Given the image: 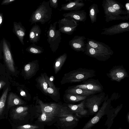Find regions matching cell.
I'll return each mask as SVG.
<instances>
[{
	"instance_id": "6da1fadb",
	"label": "cell",
	"mask_w": 129,
	"mask_h": 129,
	"mask_svg": "<svg viewBox=\"0 0 129 129\" xmlns=\"http://www.w3.org/2000/svg\"><path fill=\"white\" fill-rule=\"evenodd\" d=\"M52 14L49 1H44L33 12L29 21L31 25L38 22L44 24L51 19Z\"/></svg>"
},
{
	"instance_id": "7a4b0ae2",
	"label": "cell",
	"mask_w": 129,
	"mask_h": 129,
	"mask_svg": "<svg viewBox=\"0 0 129 129\" xmlns=\"http://www.w3.org/2000/svg\"><path fill=\"white\" fill-rule=\"evenodd\" d=\"M105 96V93L102 92L87 97L84 100V106L88 111V115H93L96 114L103 102Z\"/></svg>"
},
{
	"instance_id": "3957f363",
	"label": "cell",
	"mask_w": 129,
	"mask_h": 129,
	"mask_svg": "<svg viewBox=\"0 0 129 129\" xmlns=\"http://www.w3.org/2000/svg\"><path fill=\"white\" fill-rule=\"evenodd\" d=\"M67 75V82H82L95 76V71L93 69L79 68L71 71Z\"/></svg>"
},
{
	"instance_id": "277c9868",
	"label": "cell",
	"mask_w": 129,
	"mask_h": 129,
	"mask_svg": "<svg viewBox=\"0 0 129 129\" xmlns=\"http://www.w3.org/2000/svg\"><path fill=\"white\" fill-rule=\"evenodd\" d=\"M111 100L108 98V95L105 96L102 106L94 116L86 123L82 129H91L92 127L100 120L104 115H108L112 108Z\"/></svg>"
},
{
	"instance_id": "5b68a950",
	"label": "cell",
	"mask_w": 129,
	"mask_h": 129,
	"mask_svg": "<svg viewBox=\"0 0 129 129\" xmlns=\"http://www.w3.org/2000/svg\"><path fill=\"white\" fill-rule=\"evenodd\" d=\"M57 21L51 24L47 34V40L50 45V47L51 51L53 53L56 52L58 47L61 42V34L58 30L56 29Z\"/></svg>"
},
{
	"instance_id": "8992f818",
	"label": "cell",
	"mask_w": 129,
	"mask_h": 129,
	"mask_svg": "<svg viewBox=\"0 0 129 129\" xmlns=\"http://www.w3.org/2000/svg\"><path fill=\"white\" fill-rule=\"evenodd\" d=\"M102 5L105 15V21L107 23L113 20H128L129 16L124 15L112 7L106 0L102 1Z\"/></svg>"
},
{
	"instance_id": "52a82bcc",
	"label": "cell",
	"mask_w": 129,
	"mask_h": 129,
	"mask_svg": "<svg viewBox=\"0 0 129 129\" xmlns=\"http://www.w3.org/2000/svg\"><path fill=\"white\" fill-rule=\"evenodd\" d=\"M58 30L60 33L68 35H72L78 25V22L69 17H64L57 22Z\"/></svg>"
},
{
	"instance_id": "ba28073f",
	"label": "cell",
	"mask_w": 129,
	"mask_h": 129,
	"mask_svg": "<svg viewBox=\"0 0 129 129\" xmlns=\"http://www.w3.org/2000/svg\"><path fill=\"white\" fill-rule=\"evenodd\" d=\"M74 87L97 92H103L104 88L98 79L89 78L82 82L80 84L75 85Z\"/></svg>"
},
{
	"instance_id": "9c48e42d",
	"label": "cell",
	"mask_w": 129,
	"mask_h": 129,
	"mask_svg": "<svg viewBox=\"0 0 129 129\" xmlns=\"http://www.w3.org/2000/svg\"><path fill=\"white\" fill-rule=\"evenodd\" d=\"M107 75L111 80L119 82L128 77L127 72L122 65L114 66L109 71V73L107 74Z\"/></svg>"
},
{
	"instance_id": "30bf717a",
	"label": "cell",
	"mask_w": 129,
	"mask_h": 129,
	"mask_svg": "<svg viewBox=\"0 0 129 129\" xmlns=\"http://www.w3.org/2000/svg\"><path fill=\"white\" fill-rule=\"evenodd\" d=\"M102 35H112L129 31V22H122L108 28H103Z\"/></svg>"
},
{
	"instance_id": "8fae6325",
	"label": "cell",
	"mask_w": 129,
	"mask_h": 129,
	"mask_svg": "<svg viewBox=\"0 0 129 129\" xmlns=\"http://www.w3.org/2000/svg\"><path fill=\"white\" fill-rule=\"evenodd\" d=\"M84 52L88 56L101 61H104L107 60L112 56L91 47L87 42Z\"/></svg>"
},
{
	"instance_id": "7c38bea8",
	"label": "cell",
	"mask_w": 129,
	"mask_h": 129,
	"mask_svg": "<svg viewBox=\"0 0 129 129\" xmlns=\"http://www.w3.org/2000/svg\"><path fill=\"white\" fill-rule=\"evenodd\" d=\"M84 36H76L69 42V45L73 50L77 52H84L86 46Z\"/></svg>"
},
{
	"instance_id": "4fadbf2b",
	"label": "cell",
	"mask_w": 129,
	"mask_h": 129,
	"mask_svg": "<svg viewBox=\"0 0 129 129\" xmlns=\"http://www.w3.org/2000/svg\"><path fill=\"white\" fill-rule=\"evenodd\" d=\"M87 43L91 47L112 55L114 52L111 48L105 43L93 39H87Z\"/></svg>"
},
{
	"instance_id": "5bb4252c",
	"label": "cell",
	"mask_w": 129,
	"mask_h": 129,
	"mask_svg": "<svg viewBox=\"0 0 129 129\" xmlns=\"http://www.w3.org/2000/svg\"><path fill=\"white\" fill-rule=\"evenodd\" d=\"M68 3L61 5L59 10L72 11L79 10L85 5L83 0H68Z\"/></svg>"
},
{
	"instance_id": "9a60e30c",
	"label": "cell",
	"mask_w": 129,
	"mask_h": 129,
	"mask_svg": "<svg viewBox=\"0 0 129 129\" xmlns=\"http://www.w3.org/2000/svg\"><path fill=\"white\" fill-rule=\"evenodd\" d=\"M3 47L4 58L7 67L11 72H14L15 70L14 61L10 50L5 40L3 41Z\"/></svg>"
},
{
	"instance_id": "2e32d148",
	"label": "cell",
	"mask_w": 129,
	"mask_h": 129,
	"mask_svg": "<svg viewBox=\"0 0 129 129\" xmlns=\"http://www.w3.org/2000/svg\"><path fill=\"white\" fill-rule=\"evenodd\" d=\"M64 17H69L77 22H85L87 19V13L85 10L72 11L63 14Z\"/></svg>"
},
{
	"instance_id": "e0dca14e",
	"label": "cell",
	"mask_w": 129,
	"mask_h": 129,
	"mask_svg": "<svg viewBox=\"0 0 129 129\" xmlns=\"http://www.w3.org/2000/svg\"><path fill=\"white\" fill-rule=\"evenodd\" d=\"M84 102V100L78 104H68V106L72 112L80 117L88 115V111L85 108Z\"/></svg>"
},
{
	"instance_id": "ac0fdd59",
	"label": "cell",
	"mask_w": 129,
	"mask_h": 129,
	"mask_svg": "<svg viewBox=\"0 0 129 129\" xmlns=\"http://www.w3.org/2000/svg\"><path fill=\"white\" fill-rule=\"evenodd\" d=\"M42 30L40 26L36 23L30 29L29 34V40L32 44L37 43L40 40Z\"/></svg>"
},
{
	"instance_id": "d6986e66",
	"label": "cell",
	"mask_w": 129,
	"mask_h": 129,
	"mask_svg": "<svg viewBox=\"0 0 129 129\" xmlns=\"http://www.w3.org/2000/svg\"><path fill=\"white\" fill-rule=\"evenodd\" d=\"M28 108L26 107L20 106L16 107L13 110V118L15 119L21 120H24L28 114Z\"/></svg>"
},
{
	"instance_id": "ffe728a7",
	"label": "cell",
	"mask_w": 129,
	"mask_h": 129,
	"mask_svg": "<svg viewBox=\"0 0 129 129\" xmlns=\"http://www.w3.org/2000/svg\"><path fill=\"white\" fill-rule=\"evenodd\" d=\"M41 110L51 116H54L57 109V105L55 104L48 105L44 103L40 100L38 101Z\"/></svg>"
},
{
	"instance_id": "44dd1931",
	"label": "cell",
	"mask_w": 129,
	"mask_h": 129,
	"mask_svg": "<svg viewBox=\"0 0 129 129\" xmlns=\"http://www.w3.org/2000/svg\"><path fill=\"white\" fill-rule=\"evenodd\" d=\"M67 92L68 93L85 96L99 93L94 91L74 87L68 89Z\"/></svg>"
},
{
	"instance_id": "7402d4cb",
	"label": "cell",
	"mask_w": 129,
	"mask_h": 129,
	"mask_svg": "<svg viewBox=\"0 0 129 129\" xmlns=\"http://www.w3.org/2000/svg\"><path fill=\"white\" fill-rule=\"evenodd\" d=\"M24 102L16 94L11 92L9 95L7 100V108L23 104Z\"/></svg>"
},
{
	"instance_id": "603a6c76",
	"label": "cell",
	"mask_w": 129,
	"mask_h": 129,
	"mask_svg": "<svg viewBox=\"0 0 129 129\" xmlns=\"http://www.w3.org/2000/svg\"><path fill=\"white\" fill-rule=\"evenodd\" d=\"M122 107V104H121L118 106L115 109L112 108L110 110L109 112L108 115L109 117L106 123V125H108V128L107 129H109L113 123V121L115 117L117 115V114L121 109Z\"/></svg>"
},
{
	"instance_id": "cb8c5ba5",
	"label": "cell",
	"mask_w": 129,
	"mask_h": 129,
	"mask_svg": "<svg viewBox=\"0 0 129 129\" xmlns=\"http://www.w3.org/2000/svg\"><path fill=\"white\" fill-rule=\"evenodd\" d=\"M99 12L98 6L96 4H92L89 8V15L92 23L96 21L97 14Z\"/></svg>"
},
{
	"instance_id": "d4e9b609",
	"label": "cell",
	"mask_w": 129,
	"mask_h": 129,
	"mask_svg": "<svg viewBox=\"0 0 129 129\" xmlns=\"http://www.w3.org/2000/svg\"><path fill=\"white\" fill-rule=\"evenodd\" d=\"M67 57V54L64 53L59 56L56 59L54 66L55 74H56L60 69Z\"/></svg>"
},
{
	"instance_id": "484cf974",
	"label": "cell",
	"mask_w": 129,
	"mask_h": 129,
	"mask_svg": "<svg viewBox=\"0 0 129 129\" xmlns=\"http://www.w3.org/2000/svg\"><path fill=\"white\" fill-rule=\"evenodd\" d=\"M26 50L31 53L38 54L42 53L44 49L42 47L37 46L35 44H32L26 49Z\"/></svg>"
},
{
	"instance_id": "4316f807",
	"label": "cell",
	"mask_w": 129,
	"mask_h": 129,
	"mask_svg": "<svg viewBox=\"0 0 129 129\" xmlns=\"http://www.w3.org/2000/svg\"><path fill=\"white\" fill-rule=\"evenodd\" d=\"M36 66L34 63L31 62L26 64L24 67V70L26 75L30 76L35 72Z\"/></svg>"
},
{
	"instance_id": "83f0119b",
	"label": "cell",
	"mask_w": 129,
	"mask_h": 129,
	"mask_svg": "<svg viewBox=\"0 0 129 129\" xmlns=\"http://www.w3.org/2000/svg\"><path fill=\"white\" fill-rule=\"evenodd\" d=\"M8 90V87H7L0 99V115H2L4 110Z\"/></svg>"
},
{
	"instance_id": "f1b7e54d",
	"label": "cell",
	"mask_w": 129,
	"mask_h": 129,
	"mask_svg": "<svg viewBox=\"0 0 129 129\" xmlns=\"http://www.w3.org/2000/svg\"><path fill=\"white\" fill-rule=\"evenodd\" d=\"M67 98L69 101L72 102H78L85 100L87 96H81L67 93L66 95Z\"/></svg>"
},
{
	"instance_id": "f546056e",
	"label": "cell",
	"mask_w": 129,
	"mask_h": 129,
	"mask_svg": "<svg viewBox=\"0 0 129 129\" xmlns=\"http://www.w3.org/2000/svg\"><path fill=\"white\" fill-rule=\"evenodd\" d=\"M61 117V118L60 119L61 121L67 122H71L73 121L77 122L79 120L78 118L72 114H62Z\"/></svg>"
},
{
	"instance_id": "4dcf8cb0",
	"label": "cell",
	"mask_w": 129,
	"mask_h": 129,
	"mask_svg": "<svg viewBox=\"0 0 129 129\" xmlns=\"http://www.w3.org/2000/svg\"><path fill=\"white\" fill-rule=\"evenodd\" d=\"M42 114L39 118V121L46 122L50 121L54 118V116H51L41 110Z\"/></svg>"
},
{
	"instance_id": "1f68e13d",
	"label": "cell",
	"mask_w": 129,
	"mask_h": 129,
	"mask_svg": "<svg viewBox=\"0 0 129 129\" xmlns=\"http://www.w3.org/2000/svg\"><path fill=\"white\" fill-rule=\"evenodd\" d=\"M16 33L20 39L23 44H24L23 39L24 36L25 35V30L23 27L18 25H17V29Z\"/></svg>"
},
{
	"instance_id": "d6a6232c",
	"label": "cell",
	"mask_w": 129,
	"mask_h": 129,
	"mask_svg": "<svg viewBox=\"0 0 129 129\" xmlns=\"http://www.w3.org/2000/svg\"><path fill=\"white\" fill-rule=\"evenodd\" d=\"M38 81L40 86L43 91L46 93H47V89L48 88L47 83L46 82L44 76L41 75L38 79Z\"/></svg>"
},
{
	"instance_id": "836d02e7",
	"label": "cell",
	"mask_w": 129,
	"mask_h": 129,
	"mask_svg": "<svg viewBox=\"0 0 129 129\" xmlns=\"http://www.w3.org/2000/svg\"><path fill=\"white\" fill-rule=\"evenodd\" d=\"M39 127L37 126L27 124L19 126L17 128V129H36Z\"/></svg>"
},
{
	"instance_id": "e575fe53",
	"label": "cell",
	"mask_w": 129,
	"mask_h": 129,
	"mask_svg": "<svg viewBox=\"0 0 129 129\" xmlns=\"http://www.w3.org/2000/svg\"><path fill=\"white\" fill-rule=\"evenodd\" d=\"M47 83L48 84L50 87L52 88L55 90H56V89L53 82L50 80L49 77L47 75H45L44 77Z\"/></svg>"
},
{
	"instance_id": "d590c367",
	"label": "cell",
	"mask_w": 129,
	"mask_h": 129,
	"mask_svg": "<svg viewBox=\"0 0 129 129\" xmlns=\"http://www.w3.org/2000/svg\"><path fill=\"white\" fill-rule=\"evenodd\" d=\"M50 6L51 8L56 9L58 7V0H50Z\"/></svg>"
},
{
	"instance_id": "8d00e7d4",
	"label": "cell",
	"mask_w": 129,
	"mask_h": 129,
	"mask_svg": "<svg viewBox=\"0 0 129 129\" xmlns=\"http://www.w3.org/2000/svg\"><path fill=\"white\" fill-rule=\"evenodd\" d=\"M47 91L48 93L53 95H55L56 93V90L50 87L47 88Z\"/></svg>"
},
{
	"instance_id": "74e56055",
	"label": "cell",
	"mask_w": 129,
	"mask_h": 129,
	"mask_svg": "<svg viewBox=\"0 0 129 129\" xmlns=\"http://www.w3.org/2000/svg\"><path fill=\"white\" fill-rule=\"evenodd\" d=\"M125 8L127 12V15L129 16V1L127 0L125 4Z\"/></svg>"
},
{
	"instance_id": "f35d334b",
	"label": "cell",
	"mask_w": 129,
	"mask_h": 129,
	"mask_svg": "<svg viewBox=\"0 0 129 129\" xmlns=\"http://www.w3.org/2000/svg\"><path fill=\"white\" fill-rule=\"evenodd\" d=\"M14 0H6L4 1L2 3V5L8 4L14 1Z\"/></svg>"
},
{
	"instance_id": "ab89813d",
	"label": "cell",
	"mask_w": 129,
	"mask_h": 129,
	"mask_svg": "<svg viewBox=\"0 0 129 129\" xmlns=\"http://www.w3.org/2000/svg\"><path fill=\"white\" fill-rule=\"evenodd\" d=\"M6 82L4 81L1 80L0 81V89L2 88L6 84Z\"/></svg>"
},
{
	"instance_id": "60d3db41",
	"label": "cell",
	"mask_w": 129,
	"mask_h": 129,
	"mask_svg": "<svg viewBox=\"0 0 129 129\" xmlns=\"http://www.w3.org/2000/svg\"><path fill=\"white\" fill-rule=\"evenodd\" d=\"M20 94L22 96H24L25 95V93L24 91H22L20 93Z\"/></svg>"
},
{
	"instance_id": "b9f144b4",
	"label": "cell",
	"mask_w": 129,
	"mask_h": 129,
	"mask_svg": "<svg viewBox=\"0 0 129 129\" xmlns=\"http://www.w3.org/2000/svg\"><path fill=\"white\" fill-rule=\"evenodd\" d=\"M127 120L128 122H129V113L128 112L127 115Z\"/></svg>"
},
{
	"instance_id": "7bdbcfd3",
	"label": "cell",
	"mask_w": 129,
	"mask_h": 129,
	"mask_svg": "<svg viewBox=\"0 0 129 129\" xmlns=\"http://www.w3.org/2000/svg\"><path fill=\"white\" fill-rule=\"evenodd\" d=\"M2 18L1 16L0 15V25L2 23Z\"/></svg>"
},
{
	"instance_id": "ee69618b",
	"label": "cell",
	"mask_w": 129,
	"mask_h": 129,
	"mask_svg": "<svg viewBox=\"0 0 129 129\" xmlns=\"http://www.w3.org/2000/svg\"><path fill=\"white\" fill-rule=\"evenodd\" d=\"M121 129V128H119V129Z\"/></svg>"
}]
</instances>
